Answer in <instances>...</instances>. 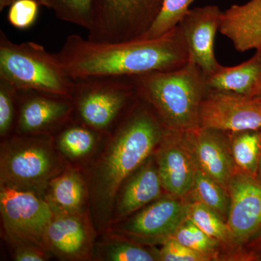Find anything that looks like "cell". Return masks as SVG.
I'll return each mask as SVG.
<instances>
[{
    "label": "cell",
    "mask_w": 261,
    "mask_h": 261,
    "mask_svg": "<svg viewBox=\"0 0 261 261\" xmlns=\"http://www.w3.org/2000/svg\"><path fill=\"white\" fill-rule=\"evenodd\" d=\"M224 189L198 168L192 190L195 200L208 206L223 218L228 214L230 205V197Z\"/></svg>",
    "instance_id": "cell-24"
},
{
    "label": "cell",
    "mask_w": 261,
    "mask_h": 261,
    "mask_svg": "<svg viewBox=\"0 0 261 261\" xmlns=\"http://www.w3.org/2000/svg\"><path fill=\"white\" fill-rule=\"evenodd\" d=\"M219 32L244 53L261 47V0L233 5L223 12Z\"/></svg>",
    "instance_id": "cell-17"
},
{
    "label": "cell",
    "mask_w": 261,
    "mask_h": 261,
    "mask_svg": "<svg viewBox=\"0 0 261 261\" xmlns=\"http://www.w3.org/2000/svg\"><path fill=\"white\" fill-rule=\"evenodd\" d=\"M261 74V47L254 56L241 64L233 67L220 65L214 73L206 75L211 90L233 92L251 97L252 91Z\"/></svg>",
    "instance_id": "cell-19"
},
{
    "label": "cell",
    "mask_w": 261,
    "mask_h": 261,
    "mask_svg": "<svg viewBox=\"0 0 261 261\" xmlns=\"http://www.w3.org/2000/svg\"><path fill=\"white\" fill-rule=\"evenodd\" d=\"M47 189L46 200L55 215L81 213L89 192L83 178L73 169L53 178Z\"/></svg>",
    "instance_id": "cell-20"
},
{
    "label": "cell",
    "mask_w": 261,
    "mask_h": 261,
    "mask_svg": "<svg viewBox=\"0 0 261 261\" xmlns=\"http://www.w3.org/2000/svg\"><path fill=\"white\" fill-rule=\"evenodd\" d=\"M251 97L261 102V74L258 80H257L256 84H255Z\"/></svg>",
    "instance_id": "cell-33"
},
{
    "label": "cell",
    "mask_w": 261,
    "mask_h": 261,
    "mask_svg": "<svg viewBox=\"0 0 261 261\" xmlns=\"http://www.w3.org/2000/svg\"><path fill=\"white\" fill-rule=\"evenodd\" d=\"M63 21L88 30L92 23V0H37Z\"/></svg>",
    "instance_id": "cell-25"
},
{
    "label": "cell",
    "mask_w": 261,
    "mask_h": 261,
    "mask_svg": "<svg viewBox=\"0 0 261 261\" xmlns=\"http://www.w3.org/2000/svg\"><path fill=\"white\" fill-rule=\"evenodd\" d=\"M68 121L64 125L59 137L58 145L68 157L72 159L83 157L92 150L98 137L99 130L87 126L78 120Z\"/></svg>",
    "instance_id": "cell-22"
},
{
    "label": "cell",
    "mask_w": 261,
    "mask_h": 261,
    "mask_svg": "<svg viewBox=\"0 0 261 261\" xmlns=\"http://www.w3.org/2000/svg\"><path fill=\"white\" fill-rule=\"evenodd\" d=\"M200 126L231 133L261 130V102L250 96L209 89L201 104Z\"/></svg>",
    "instance_id": "cell-9"
},
{
    "label": "cell",
    "mask_w": 261,
    "mask_h": 261,
    "mask_svg": "<svg viewBox=\"0 0 261 261\" xmlns=\"http://www.w3.org/2000/svg\"><path fill=\"white\" fill-rule=\"evenodd\" d=\"M19 112V90L7 81L0 80V135H8L16 127Z\"/></svg>",
    "instance_id": "cell-29"
},
{
    "label": "cell",
    "mask_w": 261,
    "mask_h": 261,
    "mask_svg": "<svg viewBox=\"0 0 261 261\" xmlns=\"http://www.w3.org/2000/svg\"><path fill=\"white\" fill-rule=\"evenodd\" d=\"M92 238L90 224L82 212L54 215L44 233V247L65 260H81L88 257Z\"/></svg>",
    "instance_id": "cell-15"
},
{
    "label": "cell",
    "mask_w": 261,
    "mask_h": 261,
    "mask_svg": "<svg viewBox=\"0 0 261 261\" xmlns=\"http://www.w3.org/2000/svg\"><path fill=\"white\" fill-rule=\"evenodd\" d=\"M176 241L192 250L214 255L219 242L204 232L188 218L180 223L171 236Z\"/></svg>",
    "instance_id": "cell-27"
},
{
    "label": "cell",
    "mask_w": 261,
    "mask_h": 261,
    "mask_svg": "<svg viewBox=\"0 0 261 261\" xmlns=\"http://www.w3.org/2000/svg\"><path fill=\"white\" fill-rule=\"evenodd\" d=\"M102 260L111 261L159 260V252H154L130 243L113 241L101 247Z\"/></svg>",
    "instance_id": "cell-28"
},
{
    "label": "cell",
    "mask_w": 261,
    "mask_h": 261,
    "mask_svg": "<svg viewBox=\"0 0 261 261\" xmlns=\"http://www.w3.org/2000/svg\"><path fill=\"white\" fill-rule=\"evenodd\" d=\"M71 99L34 90L19 91L16 130L20 135H41L61 128L73 118Z\"/></svg>",
    "instance_id": "cell-12"
},
{
    "label": "cell",
    "mask_w": 261,
    "mask_h": 261,
    "mask_svg": "<svg viewBox=\"0 0 261 261\" xmlns=\"http://www.w3.org/2000/svg\"><path fill=\"white\" fill-rule=\"evenodd\" d=\"M71 80L99 75L135 76L180 68L190 61L178 25L154 39L96 42L71 34L56 53Z\"/></svg>",
    "instance_id": "cell-1"
},
{
    "label": "cell",
    "mask_w": 261,
    "mask_h": 261,
    "mask_svg": "<svg viewBox=\"0 0 261 261\" xmlns=\"http://www.w3.org/2000/svg\"><path fill=\"white\" fill-rule=\"evenodd\" d=\"M231 134V150L235 164L243 172L256 178L261 154V130Z\"/></svg>",
    "instance_id": "cell-21"
},
{
    "label": "cell",
    "mask_w": 261,
    "mask_h": 261,
    "mask_svg": "<svg viewBox=\"0 0 261 261\" xmlns=\"http://www.w3.org/2000/svg\"><path fill=\"white\" fill-rule=\"evenodd\" d=\"M39 135L15 136L3 146L1 183L37 194L47 188L60 163L49 139Z\"/></svg>",
    "instance_id": "cell-6"
},
{
    "label": "cell",
    "mask_w": 261,
    "mask_h": 261,
    "mask_svg": "<svg viewBox=\"0 0 261 261\" xmlns=\"http://www.w3.org/2000/svg\"><path fill=\"white\" fill-rule=\"evenodd\" d=\"M230 205L226 224L231 238L245 243L261 234V182L243 172L234 174L228 187Z\"/></svg>",
    "instance_id": "cell-10"
},
{
    "label": "cell",
    "mask_w": 261,
    "mask_h": 261,
    "mask_svg": "<svg viewBox=\"0 0 261 261\" xmlns=\"http://www.w3.org/2000/svg\"><path fill=\"white\" fill-rule=\"evenodd\" d=\"M156 156L163 189L182 197L193 188L198 166L183 132L166 128Z\"/></svg>",
    "instance_id": "cell-11"
},
{
    "label": "cell",
    "mask_w": 261,
    "mask_h": 261,
    "mask_svg": "<svg viewBox=\"0 0 261 261\" xmlns=\"http://www.w3.org/2000/svg\"><path fill=\"white\" fill-rule=\"evenodd\" d=\"M137 92L169 130L200 127V110L208 92L206 75L194 62L180 68L135 75Z\"/></svg>",
    "instance_id": "cell-3"
},
{
    "label": "cell",
    "mask_w": 261,
    "mask_h": 261,
    "mask_svg": "<svg viewBox=\"0 0 261 261\" xmlns=\"http://www.w3.org/2000/svg\"><path fill=\"white\" fill-rule=\"evenodd\" d=\"M163 0H92L87 39L122 42L142 39L160 14Z\"/></svg>",
    "instance_id": "cell-7"
},
{
    "label": "cell",
    "mask_w": 261,
    "mask_h": 261,
    "mask_svg": "<svg viewBox=\"0 0 261 261\" xmlns=\"http://www.w3.org/2000/svg\"><path fill=\"white\" fill-rule=\"evenodd\" d=\"M257 179L261 182V154L259 159L258 167H257Z\"/></svg>",
    "instance_id": "cell-35"
},
{
    "label": "cell",
    "mask_w": 261,
    "mask_h": 261,
    "mask_svg": "<svg viewBox=\"0 0 261 261\" xmlns=\"http://www.w3.org/2000/svg\"><path fill=\"white\" fill-rule=\"evenodd\" d=\"M0 80L19 91L34 90L71 99L73 80L56 54L32 42L17 44L0 31Z\"/></svg>",
    "instance_id": "cell-4"
},
{
    "label": "cell",
    "mask_w": 261,
    "mask_h": 261,
    "mask_svg": "<svg viewBox=\"0 0 261 261\" xmlns=\"http://www.w3.org/2000/svg\"><path fill=\"white\" fill-rule=\"evenodd\" d=\"M73 80L75 119L101 132L114 128L139 97L135 77L99 75Z\"/></svg>",
    "instance_id": "cell-5"
},
{
    "label": "cell",
    "mask_w": 261,
    "mask_h": 261,
    "mask_svg": "<svg viewBox=\"0 0 261 261\" xmlns=\"http://www.w3.org/2000/svg\"><path fill=\"white\" fill-rule=\"evenodd\" d=\"M14 1L15 0H0V11H3L7 7H10Z\"/></svg>",
    "instance_id": "cell-34"
},
{
    "label": "cell",
    "mask_w": 261,
    "mask_h": 261,
    "mask_svg": "<svg viewBox=\"0 0 261 261\" xmlns=\"http://www.w3.org/2000/svg\"><path fill=\"white\" fill-rule=\"evenodd\" d=\"M144 101L145 104L136 105L113 128L107 149L91 171L88 192L94 219L101 225L111 220L123 184L148 159L166 132L159 117Z\"/></svg>",
    "instance_id": "cell-2"
},
{
    "label": "cell",
    "mask_w": 261,
    "mask_h": 261,
    "mask_svg": "<svg viewBox=\"0 0 261 261\" xmlns=\"http://www.w3.org/2000/svg\"><path fill=\"white\" fill-rule=\"evenodd\" d=\"M159 256L160 260L163 261H206L211 260L214 255L192 250L170 236L160 250Z\"/></svg>",
    "instance_id": "cell-31"
},
{
    "label": "cell",
    "mask_w": 261,
    "mask_h": 261,
    "mask_svg": "<svg viewBox=\"0 0 261 261\" xmlns=\"http://www.w3.org/2000/svg\"><path fill=\"white\" fill-rule=\"evenodd\" d=\"M223 12L216 5L190 9L178 25L186 43L190 61L200 67L206 75L219 68L214 44Z\"/></svg>",
    "instance_id": "cell-13"
},
{
    "label": "cell",
    "mask_w": 261,
    "mask_h": 261,
    "mask_svg": "<svg viewBox=\"0 0 261 261\" xmlns=\"http://www.w3.org/2000/svg\"><path fill=\"white\" fill-rule=\"evenodd\" d=\"M40 5L37 0H15L9 7L8 22L16 29L30 28L37 20Z\"/></svg>",
    "instance_id": "cell-30"
},
{
    "label": "cell",
    "mask_w": 261,
    "mask_h": 261,
    "mask_svg": "<svg viewBox=\"0 0 261 261\" xmlns=\"http://www.w3.org/2000/svg\"><path fill=\"white\" fill-rule=\"evenodd\" d=\"M187 218L218 242L227 243L232 240L228 225L223 220L224 218L199 201L187 204Z\"/></svg>",
    "instance_id": "cell-23"
},
{
    "label": "cell",
    "mask_w": 261,
    "mask_h": 261,
    "mask_svg": "<svg viewBox=\"0 0 261 261\" xmlns=\"http://www.w3.org/2000/svg\"><path fill=\"white\" fill-rule=\"evenodd\" d=\"M195 0H163L155 21L142 39H154L175 28Z\"/></svg>",
    "instance_id": "cell-26"
},
{
    "label": "cell",
    "mask_w": 261,
    "mask_h": 261,
    "mask_svg": "<svg viewBox=\"0 0 261 261\" xmlns=\"http://www.w3.org/2000/svg\"><path fill=\"white\" fill-rule=\"evenodd\" d=\"M0 210L3 225L13 242L45 248L44 237L54 213L37 194L1 183Z\"/></svg>",
    "instance_id": "cell-8"
},
{
    "label": "cell",
    "mask_w": 261,
    "mask_h": 261,
    "mask_svg": "<svg viewBox=\"0 0 261 261\" xmlns=\"http://www.w3.org/2000/svg\"><path fill=\"white\" fill-rule=\"evenodd\" d=\"M17 248L14 252L15 260L17 261H44L47 259L44 248L33 244L14 242Z\"/></svg>",
    "instance_id": "cell-32"
},
{
    "label": "cell",
    "mask_w": 261,
    "mask_h": 261,
    "mask_svg": "<svg viewBox=\"0 0 261 261\" xmlns=\"http://www.w3.org/2000/svg\"><path fill=\"white\" fill-rule=\"evenodd\" d=\"M163 189L157 165L147 163L123 183L113 208L112 222L128 216L161 197Z\"/></svg>",
    "instance_id": "cell-18"
},
{
    "label": "cell",
    "mask_w": 261,
    "mask_h": 261,
    "mask_svg": "<svg viewBox=\"0 0 261 261\" xmlns=\"http://www.w3.org/2000/svg\"><path fill=\"white\" fill-rule=\"evenodd\" d=\"M187 204L181 201L168 197L159 199L116 231L141 238H168L187 217Z\"/></svg>",
    "instance_id": "cell-16"
},
{
    "label": "cell",
    "mask_w": 261,
    "mask_h": 261,
    "mask_svg": "<svg viewBox=\"0 0 261 261\" xmlns=\"http://www.w3.org/2000/svg\"><path fill=\"white\" fill-rule=\"evenodd\" d=\"M183 132L199 168L228 189L235 174V163L224 132L201 126Z\"/></svg>",
    "instance_id": "cell-14"
}]
</instances>
